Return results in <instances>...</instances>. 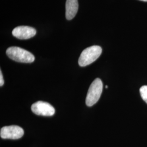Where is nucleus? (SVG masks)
Instances as JSON below:
<instances>
[{"mask_svg":"<svg viewBox=\"0 0 147 147\" xmlns=\"http://www.w3.org/2000/svg\"><path fill=\"white\" fill-rule=\"evenodd\" d=\"M6 54L11 59L20 63H32L35 59L32 53L21 47H8L6 51Z\"/></svg>","mask_w":147,"mask_h":147,"instance_id":"f257e3e1","label":"nucleus"},{"mask_svg":"<svg viewBox=\"0 0 147 147\" xmlns=\"http://www.w3.org/2000/svg\"><path fill=\"white\" fill-rule=\"evenodd\" d=\"M106 88H108V86H106Z\"/></svg>","mask_w":147,"mask_h":147,"instance_id":"9b49d317","label":"nucleus"},{"mask_svg":"<svg viewBox=\"0 0 147 147\" xmlns=\"http://www.w3.org/2000/svg\"><path fill=\"white\" fill-rule=\"evenodd\" d=\"M140 94L142 99L147 104V86H143L140 89Z\"/></svg>","mask_w":147,"mask_h":147,"instance_id":"6e6552de","label":"nucleus"},{"mask_svg":"<svg viewBox=\"0 0 147 147\" xmlns=\"http://www.w3.org/2000/svg\"><path fill=\"white\" fill-rule=\"evenodd\" d=\"M36 33V30L32 27L20 26L13 30L12 34L19 39H28L34 37Z\"/></svg>","mask_w":147,"mask_h":147,"instance_id":"423d86ee","label":"nucleus"},{"mask_svg":"<svg viewBox=\"0 0 147 147\" xmlns=\"http://www.w3.org/2000/svg\"><path fill=\"white\" fill-rule=\"evenodd\" d=\"M103 84L99 78L95 79L91 84L86 99V104L88 106H92L99 100L102 92Z\"/></svg>","mask_w":147,"mask_h":147,"instance_id":"7ed1b4c3","label":"nucleus"},{"mask_svg":"<svg viewBox=\"0 0 147 147\" xmlns=\"http://www.w3.org/2000/svg\"><path fill=\"white\" fill-rule=\"evenodd\" d=\"M31 110L38 116H52L55 113V109L52 105L42 101H38L32 104Z\"/></svg>","mask_w":147,"mask_h":147,"instance_id":"39448f33","label":"nucleus"},{"mask_svg":"<svg viewBox=\"0 0 147 147\" xmlns=\"http://www.w3.org/2000/svg\"><path fill=\"white\" fill-rule=\"evenodd\" d=\"M4 84V80L3 78V76H2V74L1 70L0 71V86L2 87Z\"/></svg>","mask_w":147,"mask_h":147,"instance_id":"1a4fd4ad","label":"nucleus"},{"mask_svg":"<svg viewBox=\"0 0 147 147\" xmlns=\"http://www.w3.org/2000/svg\"><path fill=\"white\" fill-rule=\"evenodd\" d=\"M24 134V131L21 127L16 125L4 126L1 129L0 136L3 139L18 140Z\"/></svg>","mask_w":147,"mask_h":147,"instance_id":"20e7f679","label":"nucleus"},{"mask_svg":"<svg viewBox=\"0 0 147 147\" xmlns=\"http://www.w3.org/2000/svg\"><path fill=\"white\" fill-rule=\"evenodd\" d=\"M102 49L98 45H94L85 49L79 57V65L86 67L93 63L100 57Z\"/></svg>","mask_w":147,"mask_h":147,"instance_id":"f03ea898","label":"nucleus"},{"mask_svg":"<svg viewBox=\"0 0 147 147\" xmlns=\"http://www.w3.org/2000/svg\"><path fill=\"white\" fill-rule=\"evenodd\" d=\"M140 1H144V2H147V0H140Z\"/></svg>","mask_w":147,"mask_h":147,"instance_id":"9d476101","label":"nucleus"},{"mask_svg":"<svg viewBox=\"0 0 147 147\" xmlns=\"http://www.w3.org/2000/svg\"><path fill=\"white\" fill-rule=\"evenodd\" d=\"M79 9L78 0H67L65 5V16L68 20H71L76 15Z\"/></svg>","mask_w":147,"mask_h":147,"instance_id":"0eeeda50","label":"nucleus"}]
</instances>
